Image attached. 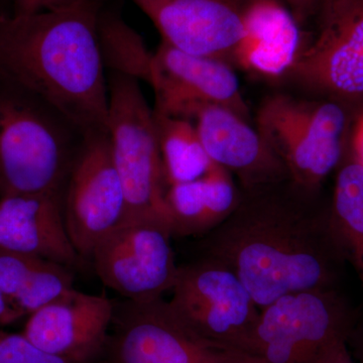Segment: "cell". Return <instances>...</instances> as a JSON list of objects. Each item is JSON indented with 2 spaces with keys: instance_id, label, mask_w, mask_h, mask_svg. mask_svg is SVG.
<instances>
[{
  "instance_id": "83f0119b",
  "label": "cell",
  "mask_w": 363,
  "mask_h": 363,
  "mask_svg": "<svg viewBox=\"0 0 363 363\" xmlns=\"http://www.w3.org/2000/svg\"><path fill=\"white\" fill-rule=\"evenodd\" d=\"M351 0H323L319 14H318L320 26H324L325 23L330 21Z\"/></svg>"
},
{
  "instance_id": "5b68a950",
  "label": "cell",
  "mask_w": 363,
  "mask_h": 363,
  "mask_svg": "<svg viewBox=\"0 0 363 363\" xmlns=\"http://www.w3.org/2000/svg\"><path fill=\"white\" fill-rule=\"evenodd\" d=\"M107 81V128L112 157L125 197L124 221L160 219L169 225L166 207L168 185L152 109L143 96L138 81L116 73H108Z\"/></svg>"
},
{
  "instance_id": "4fadbf2b",
  "label": "cell",
  "mask_w": 363,
  "mask_h": 363,
  "mask_svg": "<svg viewBox=\"0 0 363 363\" xmlns=\"http://www.w3.org/2000/svg\"><path fill=\"white\" fill-rule=\"evenodd\" d=\"M179 51L233 66L248 0H130Z\"/></svg>"
},
{
  "instance_id": "44dd1931",
  "label": "cell",
  "mask_w": 363,
  "mask_h": 363,
  "mask_svg": "<svg viewBox=\"0 0 363 363\" xmlns=\"http://www.w3.org/2000/svg\"><path fill=\"white\" fill-rule=\"evenodd\" d=\"M97 33L105 70L152 86L155 52L150 51L142 35L126 23L118 11L104 4L98 16Z\"/></svg>"
},
{
  "instance_id": "e0dca14e",
  "label": "cell",
  "mask_w": 363,
  "mask_h": 363,
  "mask_svg": "<svg viewBox=\"0 0 363 363\" xmlns=\"http://www.w3.org/2000/svg\"><path fill=\"white\" fill-rule=\"evenodd\" d=\"M300 26L281 0H248L233 66L262 77L288 75L305 47Z\"/></svg>"
},
{
  "instance_id": "7c38bea8",
  "label": "cell",
  "mask_w": 363,
  "mask_h": 363,
  "mask_svg": "<svg viewBox=\"0 0 363 363\" xmlns=\"http://www.w3.org/2000/svg\"><path fill=\"white\" fill-rule=\"evenodd\" d=\"M154 111L189 119L198 105L225 107L250 121L233 66L222 60L195 56L162 42L155 52Z\"/></svg>"
},
{
  "instance_id": "30bf717a",
  "label": "cell",
  "mask_w": 363,
  "mask_h": 363,
  "mask_svg": "<svg viewBox=\"0 0 363 363\" xmlns=\"http://www.w3.org/2000/svg\"><path fill=\"white\" fill-rule=\"evenodd\" d=\"M63 210L69 236L84 259L124 221L125 197L108 128L85 133L67 181Z\"/></svg>"
},
{
  "instance_id": "484cf974",
  "label": "cell",
  "mask_w": 363,
  "mask_h": 363,
  "mask_svg": "<svg viewBox=\"0 0 363 363\" xmlns=\"http://www.w3.org/2000/svg\"><path fill=\"white\" fill-rule=\"evenodd\" d=\"M348 338H340L331 344L320 355L316 363H355L347 343Z\"/></svg>"
},
{
  "instance_id": "f546056e",
  "label": "cell",
  "mask_w": 363,
  "mask_h": 363,
  "mask_svg": "<svg viewBox=\"0 0 363 363\" xmlns=\"http://www.w3.org/2000/svg\"><path fill=\"white\" fill-rule=\"evenodd\" d=\"M347 342L352 344L358 362L363 363V327L357 329L354 323L350 337L347 339Z\"/></svg>"
},
{
  "instance_id": "d6986e66",
  "label": "cell",
  "mask_w": 363,
  "mask_h": 363,
  "mask_svg": "<svg viewBox=\"0 0 363 363\" xmlns=\"http://www.w3.org/2000/svg\"><path fill=\"white\" fill-rule=\"evenodd\" d=\"M330 213L344 260L352 266L363 286V166L348 147L337 168Z\"/></svg>"
},
{
  "instance_id": "cb8c5ba5",
  "label": "cell",
  "mask_w": 363,
  "mask_h": 363,
  "mask_svg": "<svg viewBox=\"0 0 363 363\" xmlns=\"http://www.w3.org/2000/svg\"><path fill=\"white\" fill-rule=\"evenodd\" d=\"M9 1L13 9L11 13L33 14L65 9L83 0H9Z\"/></svg>"
},
{
  "instance_id": "8992f818",
  "label": "cell",
  "mask_w": 363,
  "mask_h": 363,
  "mask_svg": "<svg viewBox=\"0 0 363 363\" xmlns=\"http://www.w3.org/2000/svg\"><path fill=\"white\" fill-rule=\"evenodd\" d=\"M354 323L337 289L288 294L259 310L245 352L269 363H316Z\"/></svg>"
},
{
  "instance_id": "3957f363",
  "label": "cell",
  "mask_w": 363,
  "mask_h": 363,
  "mask_svg": "<svg viewBox=\"0 0 363 363\" xmlns=\"http://www.w3.org/2000/svg\"><path fill=\"white\" fill-rule=\"evenodd\" d=\"M84 135L44 100L0 79V197L64 196Z\"/></svg>"
},
{
  "instance_id": "4dcf8cb0",
  "label": "cell",
  "mask_w": 363,
  "mask_h": 363,
  "mask_svg": "<svg viewBox=\"0 0 363 363\" xmlns=\"http://www.w3.org/2000/svg\"><path fill=\"white\" fill-rule=\"evenodd\" d=\"M235 363H269L262 358L255 357V355L248 354V353L241 351L240 357Z\"/></svg>"
},
{
  "instance_id": "9a60e30c",
  "label": "cell",
  "mask_w": 363,
  "mask_h": 363,
  "mask_svg": "<svg viewBox=\"0 0 363 363\" xmlns=\"http://www.w3.org/2000/svg\"><path fill=\"white\" fill-rule=\"evenodd\" d=\"M191 121L210 159L238 177L241 190L290 179L285 164L257 128L225 107L201 104Z\"/></svg>"
},
{
  "instance_id": "5bb4252c",
  "label": "cell",
  "mask_w": 363,
  "mask_h": 363,
  "mask_svg": "<svg viewBox=\"0 0 363 363\" xmlns=\"http://www.w3.org/2000/svg\"><path fill=\"white\" fill-rule=\"evenodd\" d=\"M113 301L72 289L28 316L23 334L37 347L76 363H100L113 318Z\"/></svg>"
},
{
  "instance_id": "7a4b0ae2",
  "label": "cell",
  "mask_w": 363,
  "mask_h": 363,
  "mask_svg": "<svg viewBox=\"0 0 363 363\" xmlns=\"http://www.w3.org/2000/svg\"><path fill=\"white\" fill-rule=\"evenodd\" d=\"M107 1L83 0L33 14L0 11V79L44 100L84 133L108 123L97 33Z\"/></svg>"
},
{
  "instance_id": "4316f807",
  "label": "cell",
  "mask_w": 363,
  "mask_h": 363,
  "mask_svg": "<svg viewBox=\"0 0 363 363\" xmlns=\"http://www.w3.org/2000/svg\"><path fill=\"white\" fill-rule=\"evenodd\" d=\"M348 149L353 157L363 166V106L353 123Z\"/></svg>"
},
{
  "instance_id": "2e32d148",
  "label": "cell",
  "mask_w": 363,
  "mask_h": 363,
  "mask_svg": "<svg viewBox=\"0 0 363 363\" xmlns=\"http://www.w3.org/2000/svg\"><path fill=\"white\" fill-rule=\"evenodd\" d=\"M61 195H11L0 197V248L35 255L64 266L81 267L67 230Z\"/></svg>"
},
{
  "instance_id": "f1b7e54d",
  "label": "cell",
  "mask_w": 363,
  "mask_h": 363,
  "mask_svg": "<svg viewBox=\"0 0 363 363\" xmlns=\"http://www.w3.org/2000/svg\"><path fill=\"white\" fill-rule=\"evenodd\" d=\"M21 317H23V315L9 302L0 290V327L13 323Z\"/></svg>"
},
{
  "instance_id": "ba28073f",
  "label": "cell",
  "mask_w": 363,
  "mask_h": 363,
  "mask_svg": "<svg viewBox=\"0 0 363 363\" xmlns=\"http://www.w3.org/2000/svg\"><path fill=\"white\" fill-rule=\"evenodd\" d=\"M169 304L196 333L224 347L242 351L255 330L259 308L235 272L203 257L179 267Z\"/></svg>"
},
{
  "instance_id": "277c9868",
  "label": "cell",
  "mask_w": 363,
  "mask_h": 363,
  "mask_svg": "<svg viewBox=\"0 0 363 363\" xmlns=\"http://www.w3.org/2000/svg\"><path fill=\"white\" fill-rule=\"evenodd\" d=\"M362 106L274 93L260 104L257 128L285 164L291 180L320 191L342 161Z\"/></svg>"
},
{
  "instance_id": "ffe728a7",
  "label": "cell",
  "mask_w": 363,
  "mask_h": 363,
  "mask_svg": "<svg viewBox=\"0 0 363 363\" xmlns=\"http://www.w3.org/2000/svg\"><path fill=\"white\" fill-rule=\"evenodd\" d=\"M162 169L168 188L198 180L213 168L190 119L166 116L152 109Z\"/></svg>"
},
{
  "instance_id": "7402d4cb",
  "label": "cell",
  "mask_w": 363,
  "mask_h": 363,
  "mask_svg": "<svg viewBox=\"0 0 363 363\" xmlns=\"http://www.w3.org/2000/svg\"><path fill=\"white\" fill-rule=\"evenodd\" d=\"M61 274L58 262L0 248V290L16 309L49 297Z\"/></svg>"
},
{
  "instance_id": "d4e9b609",
  "label": "cell",
  "mask_w": 363,
  "mask_h": 363,
  "mask_svg": "<svg viewBox=\"0 0 363 363\" xmlns=\"http://www.w3.org/2000/svg\"><path fill=\"white\" fill-rule=\"evenodd\" d=\"M293 14L298 25L303 26L310 18L319 14L323 0H281Z\"/></svg>"
},
{
  "instance_id": "9c48e42d",
  "label": "cell",
  "mask_w": 363,
  "mask_h": 363,
  "mask_svg": "<svg viewBox=\"0 0 363 363\" xmlns=\"http://www.w3.org/2000/svg\"><path fill=\"white\" fill-rule=\"evenodd\" d=\"M173 234L160 219L124 221L98 242L90 259L102 283L125 300L147 302L173 290Z\"/></svg>"
},
{
  "instance_id": "603a6c76",
  "label": "cell",
  "mask_w": 363,
  "mask_h": 363,
  "mask_svg": "<svg viewBox=\"0 0 363 363\" xmlns=\"http://www.w3.org/2000/svg\"><path fill=\"white\" fill-rule=\"evenodd\" d=\"M0 363H76L37 347L21 334L0 327Z\"/></svg>"
},
{
  "instance_id": "6da1fadb",
  "label": "cell",
  "mask_w": 363,
  "mask_h": 363,
  "mask_svg": "<svg viewBox=\"0 0 363 363\" xmlns=\"http://www.w3.org/2000/svg\"><path fill=\"white\" fill-rule=\"evenodd\" d=\"M202 250L235 272L259 310L288 294L334 290L345 262L330 202L291 179L241 190L240 204L204 236Z\"/></svg>"
},
{
  "instance_id": "ac0fdd59",
  "label": "cell",
  "mask_w": 363,
  "mask_h": 363,
  "mask_svg": "<svg viewBox=\"0 0 363 363\" xmlns=\"http://www.w3.org/2000/svg\"><path fill=\"white\" fill-rule=\"evenodd\" d=\"M240 197L233 176L216 164L198 180L169 186L166 207L172 234L206 235L233 213Z\"/></svg>"
},
{
  "instance_id": "8fae6325",
  "label": "cell",
  "mask_w": 363,
  "mask_h": 363,
  "mask_svg": "<svg viewBox=\"0 0 363 363\" xmlns=\"http://www.w3.org/2000/svg\"><path fill=\"white\" fill-rule=\"evenodd\" d=\"M288 76L317 96L363 104V0L320 26Z\"/></svg>"
},
{
  "instance_id": "52a82bcc",
  "label": "cell",
  "mask_w": 363,
  "mask_h": 363,
  "mask_svg": "<svg viewBox=\"0 0 363 363\" xmlns=\"http://www.w3.org/2000/svg\"><path fill=\"white\" fill-rule=\"evenodd\" d=\"M113 304L100 363H235L240 357L196 333L162 298Z\"/></svg>"
}]
</instances>
